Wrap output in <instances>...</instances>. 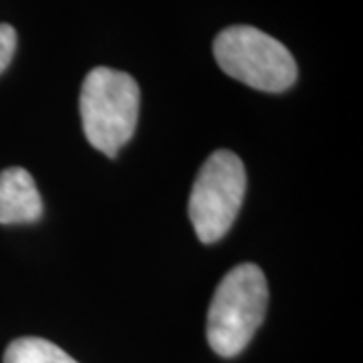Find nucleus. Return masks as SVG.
I'll list each match as a JSON object with an SVG mask.
<instances>
[{"label": "nucleus", "instance_id": "obj_5", "mask_svg": "<svg viewBox=\"0 0 363 363\" xmlns=\"http://www.w3.org/2000/svg\"><path fill=\"white\" fill-rule=\"evenodd\" d=\"M43 216V198L25 168L0 172V224H28Z\"/></svg>", "mask_w": 363, "mask_h": 363}, {"label": "nucleus", "instance_id": "obj_3", "mask_svg": "<svg viewBox=\"0 0 363 363\" xmlns=\"http://www.w3.org/2000/svg\"><path fill=\"white\" fill-rule=\"evenodd\" d=\"M220 69L248 87L283 93L297 81V63L281 40L255 26H230L214 39Z\"/></svg>", "mask_w": 363, "mask_h": 363}, {"label": "nucleus", "instance_id": "obj_1", "mask_svg": "<svg viewBox=\"0 0 363 363\" xmlns=\"http://www.w3.org/2000/svg\"><path fill=\"white\" fill-rule=\"evenodd\" d=\"M79 111L87 142L107 157H116L138 125V81L123 71L95 67L83 81Z\"/></svg>", "mask_w": 363, "mask_h": 363}, {"label": "nucleus", "instance_id": "obj_6", "mask_svg": "<svg viewBox=\"0 0 363 363\" xmlns=\"http://www.w3.org/2000/svg\"><path fill=\"white\" fill-rule=\"evenodd\" d=\"M4 363H77L69 353L40 337H21L4 351Z\"/></svg>", "mask_w": 363, "mask_h": 363}, {"label": "nucleus", "instance_id": "obj_2", "mask_svg": "<svg viewBox=\"0 0 363 363\" xmlns=\"http://www.w3.org/2000/svg\"><path fill=\"white\" fill-rule=\"evenodd\" d=\"M269 307V285L257 264L234 267L220 281L208 309L206 337L222 357H234L250 343Z\"/></svg>", "mask_w": 363, "mask_h": 363}, {"label": "nucleus", "instance_id": "obj_7", "mask_svg": "<svg viewBox=\"0 0 363 363\" xmlns=\"http://www.w3.org/2000/svg\"><path fill=\"white\" fill-rule=\"evenodd\" d=\"M14 51H16V30L11 25L2 23L0 25V75L11 65Z\"/></svg>", "mask_w": 363, "mask_h": 363}, {"label": "nucleus", "instance_id": "obj_4", "mask_svg": "<svg viewBox=\"0 0 363 363\" xmlns=\"http://www.w3.org/2000/svg\"><path fill=\"white\" fill-rule=\"evenodd\" d=\"M247 192V172L242 160L218 150L198 172L188 214L198 238L204 245L218 242L236 220Z\"/></svg>", "mask_w": 363, "mask_h": 363}]
</instances>
